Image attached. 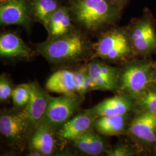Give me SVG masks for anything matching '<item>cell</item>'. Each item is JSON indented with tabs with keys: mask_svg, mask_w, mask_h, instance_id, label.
I'll return each mask as SVG.
<instances>
[{
	"mask_svg": "<svg viewBox=\"0 0 156 156\" xmlns=\"http://www.w3.org/2000/svg\"><path fill=\"white\" fill-rule=\"evenodd\" d=\"M0 56L6 60H30L33 51L16 34L6 32L0 36Z\"/></svg>",
	"mask_w": 156,
	"mask_h": 156,
	"instance_id": "5bb4252c",
	"label": "cell"
},
{
	"mask_svg": "<svg viewBox=\"0 0 156 156\" xmlns=\"http://www.w3.org/2000/svg\"><path fill=\"white\" fill-rule=\"evenodd\" d=\"M31 13V4L28 0H10L1 4L0 22L2 26L18 25L27 27Z\"/></svg>",
	"mask_w": 156,
	"mask_h": 156,
	"instance_id": "7c38bea8",
	"label": "cell"
},
{
	"mask_svg": "<svg viewBox=\"0 0 156 156\" xmlns=\"http://www.w3.org/2000/svg\"><path fill=\"white\" fill-rule=\"evenodd\" d=\"M94 117L83 111L63 124L56 132L57 139L61 142L71 143L93 128Z\"/></svg>",
	"mask_w": 156,
	"mask_h": 156,
	"instance_id": "4fadbf2b",
	"label": "cell"
},
{
	"mask_svg": "<svg viewBox=\"0 0 156 156\" xmlns=\"http://www.w3.org/2000/svg\"><path fill=\"white\" fill-rule=\"evenodd\" d=\"M29 84L31 96L27 105L24 109L28 122L34 131L44 117L52 97L37 82H33Z\"/></svg>",
	"mask_w": 156,
	"mask_h": 156,
	"instance_id": "30bf717a",
	"label": "cell"
},
{
	"mask_svg": "<svg viewBox=\"0 0 156 156\" xmlns=\"http://www.w3.org/2000/svg\"><path fill=\"white\" fill-rule=\"evenodd\" d=\"M31 96L29 83L21 84L15 87L12 93L13 103L17 108L24 109L28 103Z\"/></svg>",
	"mask_w": 156,
	"mask_h": 156,
	"instance_id": "cb8c5ba5",
	"label": "cell"
},
{
	"mask_svg": "<svg viewBox=\"0 0 156 156\" xmlns=\"http://www.w3.org/2000/svg\"><path fill=\"white\" fill-rule=\"evenodd\" d=\"M108 156H134L142 154L138 147L130 140L129 142L119 143L113 146L110 147L106 151Z\"/></svg>",
	"mask_w": 156,
	"mask_h": 156,
	"instance_id": "603a6c76",
	"label": "cell"
},
{
	"mask_svg": "<svg viewBox=\"0 0 156 156\" xmlns=\"http://www.w3.org/2000/svg\"><path fill=\"white\" fill-rule=\"evenodd\" d=\"M83 98L78 95H62L51 97L42 122L57 131L67 122L79 109Z\"/></svg>",
	"mask_w": 156,
	"mask_h": 156,
	"instance_id": "52a82bcc",
	"label": "cell"
},
{
	"mask_svg": "<svg viewBox=\"0 0 156 156\" xmlns=\"http://www.w3.org/2000/svg\"><path fill=\"white\" fill-rule=\"evenodd\" d=\"M24 109H2L0 115V133L12 149L22 151L33 133Z\"/></svg>",
	"mask_w": 156,
	"mask_h": 156,
	"instance_id": "5b68a950",
	"label": "cell"
},
{
	"mask_svg": "<svg viewBox=\"0 0 156 156\" xmlns=\"http://www.w3.org/2000/svg\"><path fill=\"white\" fill-rule=\"evenodd\" d=\"M8 1H10V0H0V2H1V4H2V3H4L5 2H7Z\"/></svg>",
	"mask_w": 156,
	"mask_h": 156,
	"instance_id": "484cf974",
	"label": "cell"
},
{
	"mask_svg": "<svg viewBox=\"0 0 156 156\" xmlns=\"http://www.w3.org/2000/svg\"><path fill=\"white\" fill-rule=\"evenodd\" d=\"M134 113L95 118L93 128L95 131L103 136L126 135L129 123Z\"/></svg>",
	"mask_w": 156,
	"mask_h": 156,
	"instance_id": "2e32d148",
	"label": "cell"
},
{
	"mask_svg": "<svg viewBox=\"0 0 156 156\" xmlns=\"http://www.w3.org/2000/svg\"><path fill=\"white\" fill-rule=\"evenodd\" d=\"M73 71L76 93L78 95L84 99L85 95L94 90L93 82L89 72L87 63Z\"/></svg>",
	"mask_w": 156,
	"mask_h": 156,
	"instance_id": "d6986e66",
	"label": "cell"
},
{
	"mask_svg": "<svg viewBox=\"0 0 156 156\" xmlns=\"http://www.w3.org/2000/svg\"><path fill=\"white\" fill-rule=\"evenodd\" d=\"M135 109L134 98L126 95L118 94L106 98L83 111L92 117L124 115L134 112Z\"/></svg>",
	"mask_w": 156,
	"mask_h": 156,
	"instance_id": "8fae6325",
	"label": "cell"
},
{
	"mask_svg": "<svg viewBox=\"0 0 156 156\" xmlns=\"http://www.w3.org/2000/svg\"><path fill=\"white\" fill-rule=\"evenodd\" d=\"M87 66L94 90L117 93L120 67H112L98 58L90 60Z\"/></svg>",
	"mask_w": 156,
	"mask_h": 156,
	"instance_id": "9c48e42d",
	"label": "cell"
},
{
	"mask_svg": "<svg viewBox=\"0 0 156 156\" xmlns=\"http://www.w3.org/2000/svg\"><path fill=\"white\" fill-rule=\"evenodd\" d=\"M92 47L91 60L98 58L122 64L135 57L128 28H115L106 31L101 35Z\"/></svg>",
	"mask_w": 156,
	"mask_h": 156,
	"instance_id": "3957f363",
	"label": "cell"
},
{
	"mask_svg": "<svg viewBox=\"0 0 156 156\" xmlns=\"http://www.w3.org/2000/svg\"><path fill=\"white\" fill-rule=\"evenodd\" d=\"M45 87L48 91L60 94L77 95L73 71L67 69H62L53 73L48 78Z\"/></svg>",
	"mask_w": 156,
	"mask_h": 156,
	"instance_id": "ac0fdd59",
	"label": "cell"
},
{
	"mask_svg": "<svg viewBox=\"0 0 156 156\" xmlns=\"http://www.w3.org/2000/svg\"><path fill=\"white\" fill-rule=\"evenodd\" d=\"M71 143L76 150L87 156L105 154L111 147L106 140L95 131L94 129L73 140Z\"/></svg>",
	"mask_w": 156,
	"mask_h": 156,
	"instance_id": "e0dca14e",
	"label": "cell"
},
{
	"mask_svg": "<svg viewBox=\"0 0 156 156\" xmlns=\"http://www.w3.org/2000/svg\"><path fill=\"white\" fill-rule=\"evenodd\" d=\"M154 69H155V73H156V61L154 62Z\"/></svg>",
	"mask_w": 156,
	"mask_h": 156,
	"instance_id": "4316f807",
	"label": "cell"
},
{
	"mask_svg": "<svg viewBox=\"0 0 156 156\" xmlns=\"http://www.w3.org/2000/svg\"><path fill=\"white\" fill-rule=\"evenodd\" d=\"M126 135L142 154H156V115L134 112Z\"/></svg>",
	"mask_w": 156,
	"mask_h": 156,
	"instance_id": "8992f818",
	"label": "cell"
},
{
	"mask_svg": "<svg viewBox=\"0 0 156 156\" xmlns=\"http://www.w3.org/2000/svg\"><path fill=\"white\" fill-rule=\"evenodd\" d=\"M59 7L56 0H33L31 3V14L44 26L49 17Z\"/></svg>",
	"mask_w": 156,
	"mask_h": 156,
	"instance_id": "ffe728a7",
	"label": "cell"
},
{
	"mask_svg": "<svg viewBox=\"0 0 156 156\" xmlns=\"http://www.w3.org/2000/svg\"><path fill=\"white\" fill-rule=\"evenodd\" d=\"M112 1L115 2H120V1H123L124 0H112Z\"/></svg>",
	"mask_w": 156,
	"mask_h": 156,
	"instance_id": "83f0119b",
	"label": "cell"
},
{
	"mask_svg": "<svg viewBox=\"0 0 156 156\" xmlns=\"http://www.w3.org/2000/svg\"><path fill=\"white\" fill-rule=\"evenodd\" d=\"M92 45L83 34L73 30L38 44L37 51L53 64L73 66L91 60Z\"/></svg>",
	"mask_w": 156,
	"mask_h": 156,
	"instance_id": "6da1fadb",
	"label": "cell"
},
{
	"mask_svg": "<svg viewBox=\"0 0 156 156\" xmlns=\"http://www.w3.org/2000/svg\"><path fill=\"white\" fill-rule=\"evenodd\" d=\"M14 89L12 87L11 81L5 73H2L0 76V101L1 102L8 100L12 95Z\"/></svg>",
	"mask_w": 156,
	"mask_h": 156,
	"instance_id": "d4e9b609",
	"label": "cell"
},
{
	"mask_svg": "<svg viewBox=\"0 0 156 156\" xmlns=\"http://www.w3.org/2000/svg\"><path fill=\"white\" fill-rule=\"evenodd\" d=\"M154 62L149 58H133L122 64L117 93L135 99L156 85Z\"/></svg>",
	"mask_w": 156,
	"mask_h": 156,
	"instance_id": "7a4b0ae2",
	"label": "cell"
},
{
	"mask_svg": "<svg viewBox=\"0 0 156 156\" xmlns=\"http://www.w3.org/2000/svg\"><path fill=\"white\" fill-rule=\"evenodd\" d=\"M57 139L55 129L40 123L30 138L29 150L38 151L42 156L53 155L57 150Z\"/></svg>",
	"mask_w": 156,
	"mask_h": 156,
	"instance_id": "9a60e30c",
	"label": "cell"
},
{
	"mask_svg": "<svg viewBox=\"0 0 156 156\" xmlns=\"http://www.w3.org/2000/svg\"><path fill=\"white\" fill-rule=\"evenodd\" d=\"M68 9L64 6H60L56 11L54 12L49 18L44 25L49 34V38L56 37L58 28L62 23V19L67 12Z\"/></svg>",
	"mask_w": 156,
	"mask_h": 156,
	"instance_id": "7402d4cb",
	"label": "cell"
},
{
	"mask_svg": "<svg viewBox=\"0 0 156 156\" xmlns=\"http://www.w3.org/2000/svg\"><path fill=\"white\" fill-rule=\"evenodd\" d=\"M72 11L75 20L92 31L113 22L119 15L117 7L109 0H76Z\"/></svg>",
	"mask_w": 156,
	"mask_h": 156,
	"instance_id": "277c9868",
	"label": "cell"
},
{
	"mask_svg": "<svg viewBox=\"0 0 156 156\" xmlns=\"http://www.w3.org/2000/svg\"><path fill=\"white\" fill-rule=\"evenodd\" d=\"M135 56L148 58L156 52V31L151 19L145 18L128 28Z\"/></svg>",
	"mask_w": 156,
	"mask_h": 156,
	"instance_id": "ba28073f",
	"label": "cell"
},
{
	"mask_svg": "<svg viewBox=\"0 0 156 156\" xmlns=\"http://www.w3.org/2000/svg\"><path fill=\"white\" fill-rule=\"evenodd\" d=\"M134 101V112H140L156 115V85L146 90Z\"/></svg>",
	"mask_w": 156,
	"mask_h": 156,
	"instance_id": "44dd1931",
	"label": "cell"
}]
</instances>
